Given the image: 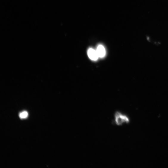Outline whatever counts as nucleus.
Listing matches in <instances>:
<instances>
[{
  "mask_svg": "<svg viewBox=\"0 0 168 168\" xmlns=\"http://www.w3.org/2000/svg\"><path fill=\"white\" fill-rule=\"evenodd\" d=\"M115 123L117 125H122L125 124L129 123V118L127 116L121 113V112L116 111L115 115Z\"/></svg>",
  "mask_w": 168,
  "mask_h": 168,
  "instance_id": "f257e3e1",
  "label": "nucleus"
},
{
  "mask_svg": "<svg viewBox=\"0 0 168 168\" xmlns=\"http://www.w3.org/2000/svg\"><path fill=\"white\" fill-rule=\"evenodd\" d=\"M88 55L89 58L93 61L97 60L99 58L96 50L92 48H90L88 51Z\"/></svg>",
  "mask_w": 168,
  "mask_h": 168,
  "instance_id": "f03ea898",
  "label": "nucleus"
},
{
  "mask_svg": "<svg viewBox=\"0 0 168 168\" xmlns=\"http://www.w3.org/2000/svg\"><path fill=\"white\" fill-rule=\"evenodd\" d=\"M96 51L99 57L103 58L105 57L106 54V51L104 46L99 45L97 47Z\"/></svg>",
  "mask_w": 168,
  "mask_h": 168,
  "instance_id": "7ed1b4c3",
  "label": "nucleus"
},
{
  "mask_svg": "<svg viewBox=\"0 0 168 168\" xmlns=\"http://www.w3.org/2000/svg\"><path fill=\"white\" fill-rule=\"evenodd\" d=\"M28 116V114L27 112L24 111L22 112L19 114V117L21 118L24 119L26 118Z\"/></svg>",
  "mask_w": 168,
  "mask_h": 168,
  "instance_id": "20e7f679",
  "label": "nucleus"
}]
</instances>
